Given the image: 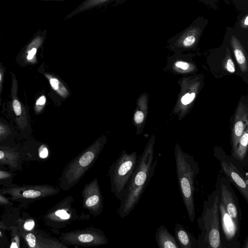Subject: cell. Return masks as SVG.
I'll return each instance as SVG.
<instances>
[{
  "mask_svg": "<svg viewBox=\"0 0 248 248\" xmlns=\"http://www.w3.org/2000/svg\"><path fill=\"white\" fill-rule=\"evenodd\" d=\"M226 67L228 71L231 73H233L235 71V67L231 59L227 60Z\"/></svg>",
  "mask_w": 248,
  "mask_h": 248,
  "instance_id": "cell-34",
  "label": "cell"
},
{
  "mask_svg": "<svg viewBox=\"0 0 248 248\" xmlns=\"http://www.w3.org/2000/svg\"><path fill=\"white\" fill-rule=\"evenodd\" d=\"M201 33V30L199 27H190L179 37L177 43L184 47L192 46L198 39Z\"/></svg>",
  "mask_w": 248,
  "mask_h": 248,
  "instance_id": "cell-20",
  "label": "cell"
},
{
  "mask_svg": "<svg viewBox=\"0 0 248 248\" xmlns=\"http://www.w3.org/2000/svg\"><path fill=\"white\" fill-rule=\"evenodd\" d=\"M14 202L3 194L0 191V206L5 207L13 206Z\"/></svg>",
  "mask_w": 248,
  "mask_h": 248,
  "instance_id": "cell-30",
  "label": "cell"
},
{
  "mask_svg": "<svg viewBox=\"0 0 248 248\" xmlns=\"http://www.w3.org/2000/svg\"><path fill=\"white\" fill-rule=\"evenodd\" d=\"M138 159L136 152L128 154L125 151H123L109 168L108 174L110 179V190L120 201L126 193Z\"/></svg>",
  "mask_w": 248,
  "mask_h": 248,
  "instance_id": "cell-5",
  "label": "cell"
},
{
  "mask_svg": "<svg viewBox=\"0 0 248 248\" xmlns=\"http://www.w3.org/2000/svg\"><path fill=\"white\" fill-rule=\"evenodd\" d=\"M178 184L189 221L194 223L196 213L194 194L199 166L194 157L184 152L178 146L174 151Z\"/></svg>",
  "mask_w": 248,
  "mask_h": 248,
  "instance_id": "cell-2",
  "label": "cell"
},
{
  "mask_svg": "<svg viewBox=\"0 0 248 248\" xmlns=\"http://www.w3.org/2000/svg\"><path fill=\"white\" fill-rule=\"evenodd\" d=\"M242 248H248V236L246 237L244 241L243 246L241 247Z\"/></svg>",
  "mask_w": 248,
  "mask_h": 248,
  "instance_id": "cell-39",
  "label": "cell"
},
{
  "mask_svg": "<svg viewBox=\"0 0 248 248\" xmlns=\"http://www.w3.org/2000/svg\"><path fill=\"white\" fill-rule=\"evenodd\" d=\"M6 231L0 229V248H9L10 239L7 236Z\"/></svg>",
  "mask_w": 248,
  "mask_h": 248,
  "instance_id": "cell-28",
  "label": "cell"
},
{
  "mask_svg": "<svg viewBox=\"0 0 248 248\" xmlns=\"http://www.w3.org/2000/svg\"><path fill=\"white\" fill-rule=\"evenodd\" d=\"M46 77L48 78L49 80L50 84L52 88L55 91H57L59 93L61 94V91L60 87H61V83L56 78L51 77L50 75H46Z\"/></svg>",
  "mask_w": 248,
  "mask_h": 248,
  "instance_id": "cell-31",
  "label": "cell"
},
{
  "mask_svg": "<svg viewBox=\"0 0 248 248\" xmlns=\"http://www.w3.org/2000/svg\"><path fill=\"white\" fill-rule=\"evenodd\" d=\"M175 65L176 67L184 70H186L189 67V64L187 63L181 61L177 62Z\"/></svg>",
  "mask_w": 248,
  "mask_h": 248,
  "instance_id": "cell-36",
  "label": "cell"
},
{
  "mask_svg": "<svg viewBox=\"0 0 248 248\" xmlns=\"http://www.w3.org/2000/svg\"><path fill=\"white\" fill-rule=\"evenodd\" d=\"M174 232L179 248H198L197 239L185 227L175 223Z\"/></svg>",
  "mask_w": 248,
  "mask_h": 248,
  "instance_id": "cell-17",
  "label": "cell"
},
{
  "mask_svg": "<svg viewBox=\"0 0 248 248\" xmlns=\"http://www.w3.org/2000/svg\"><path fill=\"white\" fill-rule=\"evenodd\" d=\"M218 210L220 220V239L222 248H240L241 229L227 212L219 199Z\"/></svg>",
  "mask_w": 248,
  "mask_h": 248,
  "instance_id": "cell-11",
  "label": "cell"
},
{
  "mask_svg": "<svg viewBox=\"0 0 248 248\" xmlns=\"http://www.w3.org/2000/svg\"><path fill=\"white\" fill-rule=\"evenodd\" d=\"M81 195L82 207L95 217L99 216L104 208L102 196L97 178H94L84 186Z\"/></svg>",
  "mask_w": 248,
  "mask_h": 248,
  "instance_id": "cell-12",
  "label": "cell"
},
{
  "mask_svg": "<svg viewBox=\"0 0 248 248\" xmlns=\"http://www.w3.org/2000/svg\"><path fill=\"white\" fill-rule=\"evenodd\" d=\"M16 173L5 167L0 166V186L8 187L12 186L13 180Z\"/></svg>",
  "mask_w": 248,
  "mask_h": 248,
  "instance_id": "cell-24",
  "label": "cell"
},
{
  "mask_svg": "<svg viewBox=\"0 0 248 248\" xmlns=\"http://www.w3.org/2000/svg\"><path fill=\"white\" fill-rule=\"evenodd\" d=\"M21 239L30 248H67L68 247L44 231L35 229L31 232L19 231Z\"/></svg>",
  "mask_w": 248,
  "mask_h": 248,
  "instance_id": "cell-13",
  "label": "cell"
},
{
  "mask_svg": "<svg viewBox=\"0 0 248 248\" xmlns=\"http://www.w3.org/2000/svg\"><path fill=\"white\" fill-rule=\"evenodd\" d=\"M240 25L243 29H247L248 26V16L247 15L242 20Z\"/></svg>",
  "mask_w": 248,
  "mask_h": 248,
  "instance_id": "cell-37",
  "label": "cell"
},
{
  "mask_svg": "<svg viewBox=\"0 0 248 248\" xmlns=\"http://www.w3.org/2000/svg\"><path fill=\"white\" fill-rule=\"evenodd\" d=\"M19 230L23 232H31L36 229V221L31 217H20L16 222Z\"/></svg>",
  "mask_w": 248,
  "mask_h": 248,
  "instance_id": "cell-26",
  "label": "cell"
},
{
  "mask_svg": "<svg viewBox=\"0 0 248 248\" xmlns=\"http://www.w3.org/2000/svg\"><path fill=\"white\" fill-rule=\"evenodd\" d=\"M15 137L11 130L7 125L0 122V146H16L14 142Z\"/></svg>",
  "mask_w": 248,
  "mask_h": 248,
  "instance_id": "cell-23",
  "label": "cell"
},
{
  "mask_svg": "<svg viewBox=\"0 0 248 248\" xmlns=\"http://www.w3.org/2000/svg\"><path fill=\"white\" fill-rule=\"evenodd\" d=\"M4 68L1 64H0V94L2 88V83L4 77Z\"/></svg>",
  "mask_w": 248,
  "mask_h": 248,
  "instance_id": "cell-35",
  "label": "cell"
},
{
  "mask_svg": "<svg viewBox=\"0 0 248 248\" xmlns=\"http://www.w3.org/2000/svg\"><path fill=\"white\" fill-rule=\"evenodd\" d=\"M12 83L11 88V103L12 110L15 115L16 121L21 130L27 126L28 119L27 113L23 104L17 96L18 84L16 76L11 73Z\"/></svg>",
  "mask_w": 248,
  "mask_h": 248,
  "instance_id": "cell-15",
  "label": "cell"
},
{
  "mask_svg": "<svg viewBox=\"0 0 248 248\" xmlns=\"http://www.w3.org/2000/svg\"><path fill=\"white\" fill-rule=\"evenodd\" d=\"M0 229H3L7 232H9L10 230L9 227L1 219H0Z\"/></svg>",
  "mask_w": 248,
  "mask_h": 248,
  "instance_id": "cell-38",
  "label": "cell"
},
{
  "mask_svg": "<svg viewBox=\"0 0 248 248\" xmlns=\"http://www.w3.org/2000/svg\"><path fill=\"white\" fill-rule=\"evenodd\" d=\"M74 198L67 196L50 208L43 216L46 226L59 230L69 225L79 216L76 209L73 207Z\"/></svg>",
  "mask_w": 248,
  "mask_h": 248,
  "instance_id": "cell-8",
  "label": "cell"
},
{
  "mask_svg": "<svg viewBox=\"0 0 248 248\" xmlns=\"http://www.w3.org/2000/svg\"><path fill=\"white\" fill-rule=\"evenodd\" d=\"M127 0H83L77 7L71 11L64 18L67 20L81 13L96 9L116 6L123 4Z\"/></svg>",
  "mask_w": 248,
  "mask_h": 248,
  "instance_id": "cell-16",
  "label": "cell"
},
{
  "mask_svg": "<svg viewBox=\"0 0 248 248\" xmlns=\"http://www.w3.org/2000/svg\"><path fill=\"white\" fill-rule=\"evenodd\" d=\"M248 143V134L246 131L241 136L236 149L232 152V155L242 162L248 167L247 146Z\"/></svg>",
  "mask_w": 248,
  "mask_h": 248,
  "instance_id": "cell-21",
  "label": "cell"
},
{
  "mask_svg": "<svg viewBox=\"0 0 248 248\" xmlns=\"http://www.w3.org/2000/svg\"><path fill=\"white\" fill-rule=\"evenodd\" d=\"M59 240L68 247H98L108 243L104 232L98 228L92 227L62 232Z\"/></svg>",
  "mask_w": 248,
  "mask_h": 248,
  "instance_id": "cell-9",
  "label": "cell"
},
{
  "mask_svg": "<svg viewBox=\"0 0 248 248\" xmlns=\"http://www.w3.org/2000/svg\"><path fill=\"white\" fill-rule=\"evenodd\" d=\"M46 30L40 31L27 45L23 52V56L27 63H33L36 61V55L39 48L43 44L46 37Z\"/></svg>",
  "mask_w": 248,
  "mask_h": 248,
  "instance_id": "cell-18",
  "label": "cell"
},
{
  "mask_svg": "<svg viewBox=\"0 0 248 248\" xmlns=\"http://www.w3.org/2000/svg\"><path fill=\"white\" fill-rule=\"evenodd\" d=\"M155 238L159 248H179L175 237L163 225L157 228Z\"/></svg>",
  "mask_w": 248,
  "mask_h": 248,
  "instance_id": "cell-19",
  "label": "cell"
},
{
  "mask_svg": "<svg viewBox=\"0 0 248 248\" xmlns=\"http://www.w3.org/2000/svg\"><path fill=\"white\" fill-rule=\"evenodd\" d=\"M4 195H8L12 201L18 203L19 207H27L30 204L36 201L57 195L59 187L50 185H19L14 184L8 187L0 188Z\"/></svg>",
  "mask_w": 248,
  "mask_h": 248,
  "instance_id": "cell-7",
  "label": "cell"
},
{
  "mask_svg": "<svg viewBox=\"0 0 248 248\" xmlns=\"http://www.w3.org/2000/svg\"><path fill=\"white\" fill-rule=\"evenodd\" d=\"M26 158L21 147L0 146V166L15 172L22 170Z\"/></svg>",
  "mask_w": 248,
  "mask_h": 248,
  "instance_id": "cell-14",
  "label": "cell"
},
{
  "mask_svg": "<svg viewBox=\"0 0 248 248\" xmlns=\"http://www.w3.org/2000/svg\"><path fill=\"white\" fill-rule=\"evenodd\" d=\"M144 119V114L141 111H137L134 115V120L136 123L140 124L141 123Z\"/></svg>",
  "mask_w": 248,
  "mask_h": 248,
  "instance_id": "cell-33",
  "label": "cell"
},
{
  "mask_svg": "<svg viewBox=\"0 0 248 248\" xmlns=\"http://www.w3.org/2000/svg\"><path fill=\"white\" fill-rule=\"evenodd\" d=\"M47 0V1H64L67 0Z\"/></svg>",
  "mask_w": 248,
  "mask_h": 248,
  "instance_id": "cell-40",
  "label": "cell"
},
{
  "mask_svg": "<svg viewBox=\"0 0 248 248\" xmlns=\"http://www.w3.org/2000/svg\"><path fill=\"white\" fill-rule=\"evenodd\" d=\"M219 161L220 171L237 188L248 203V167L232 155H229L221 149L214 151Z\"/></svg>",
  "mask_w": 248,
  "mask_h": 248,
  "instance_id": "cell-6",
  "label": "cell"
},
{
  "mask_svg": "<svg viewBox=\"0 0 248 248\" xmlns=\"http://www.w3.org/2000/svg\"><path fill=\"white\" fill-rule=\"evenodd\" d=\"M158 163V158L154 157L153 144L151 142L138 157L126 193L120 201L117 210L120 217H126L135 208L154 175Z\"/></svg>",
  "mask_w": 248,
  "mask_h": 248,
  "instance_id": "cell-1",
  "label": "cell"
},
{
  "mask_svg": "<svg viewBox=\"0 0 248 248\" xmlns=\"http://www.w3.org/2000/svg\"><path fill=\"white\" fill-rule=\"evenodd\" d=\"M219 195L217 188L204 201L202 214L197 218L200 231L198 248H222L220 239Z\"/></svg>",
  "mask_w": 248,
  "mask_h": 248,
  "instance_id": "cell-3",
  "label": "cell"
},
{
  "mask_svg": "<svg viewBox=\"0 0 248 248\" xmlns=\"http://www.w3.org/2000/svg\"><path fill=\"white\" fill-rule=\"evenodd\" d=\"M216 188L218 190L219 199L227 212L241 229L242 215L238 199L231 182L221 171L217 175Z\"/></svg>",
  "mask_w": 248,
  "mask_h": 248,
  "instance_id": "cell-10",
  "label": "cell"
},
{
  "mask_svg": "<svg viewBox=\"0 0 248 248\" xmlns=\"http://www.w3.org/2000/svg\"><path fill=\"white\" fill-rule=\"evenodd\" d=\"M1 218L9 227L16 224V222L20 217V209L11 207H5Z\"/></svg>",
  "mask_w": 248,
  "mask_h": 248,
  "instance_id": "cell-22",
  "label": "cell"
},
{
  "mask_svg": "<svg viewBox=\"0 0 248 248\" xmlns=\"http://www.w3.org/2000/svg\"><path fill=\"white\" fill-rule=\"evenodd\" d=\"M10 234L9 248H20L21 239L19 227L17 224L9 226Z\"/></svg>",
  "mask_w": 248,
  "mask_h": 248,
  "instance_id": "cell-27",
  "label": "cell"
},
{
  "mask_svg": "<svg viewBox=\"0 0 248 248\" xmlns=\"http://www.w3.org/2000/svg\"><path fill=\"white\" fill-rule=\"evenodd\" d=\"M195 97V93H192L191 94L187 93L182 97V103L185 105H187L194 100Z\"/></svg>",
  "mask_w": 248,
  "mask_h": 248,
  "instance_id": "cell-32",
  "label": "cell"
},
{
  "mask_svg": "<svg viewBox=\"0 0 248 248\" xmlns=\"http://www.w3.org/2000/svg\"><path fill=\"white\" fill-rule=\"evenodd\" d=\"M46 102V97L45 95H42L36 101L34 110L36 113H39L42 111Z\"/></svg>",
  "mask_w": 248,
  "mask_h": 248,
  "instance_id": "cell-29",
  "label": "cell"
},
{
  "mask_svg": "<svg viewBox=\"0 0 248 248\" xmlns=\"http://www.w3.org/2000/svg\"><path fill=\"white\" fill-rule=\"evenodd\" d=\"M104 143V141L96 142L66 164L59 179V187L61 189L67 191L79 182L95 163Z\"/></svg>",
  "mask_w": 248,
  "mask_h": 248,
  "instance_id": "cell-4",
  "label": "cell"
},
{
  "mask_svg": "<svg viewBox=\"0 0 248 248\" xmlns=\"http://www.w3.org/2000/svg\"><path fill=\"white\" fill-rule=\"evenodd\" d=\"M231 43L238 63L243 64L246 62V58L240 42L235 36L232 35Z\"/></svg>",
  "mask_w": 248,
  "mask_h": 248,
  "instance_id": "cell-25",
  "label": "cell"
}]
</instances>
